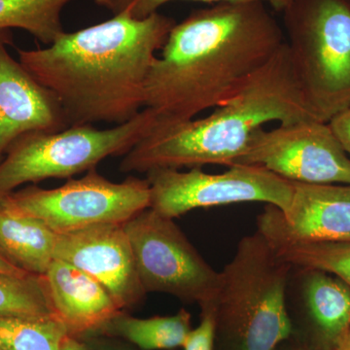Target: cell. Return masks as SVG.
I'll list each match as a JSON object with an SVG mask.
<instances>
[{"label":"cell","mask_w":350,"mask_h":350,"mask_svg":"<svg viewBox=\"0 0 350 350\" xmlns=\"http://www.w3.org/2000/svg\"><path fill=\"white\" fill-rule=\"evenodd\" d=\"M285 42L284 31L260 1L218 3L175 24L145 84L144 108L156 126L213 109Z\"/></svg>","instance_id":"obj_1"},{"label":"cell","mask_w":350,"mask_h":350,"mask_svg":"<svg viewBox=\"0 0 350 350\" xmlns=\"http://www.w3.org/2000/svg\"><path fill=\"white\" fill-rule=\"evenodd\" d=\"M269 206L275 222L292 238L310 243L350 241V185L293 182L287 209Z\"/></svg>","instance_id":"obj_13"},{"label":"cell","mask_w":350,"mask_h":350,"mask_svg":"<svg viewBox=\"0 0 350 350\" xmlns=\"http://www.w3.org/2000/svg\"><path fill=\"white\" fill-rule=\"evenodd\" d=\"M236 163L262 165L298 183L350 185V158L329 123L319 120L259 129Z\"/></svg>","instance_id":"obj_10"},{"label":"cell","mask_w":350,"mask_h":350,"mask_svg":"<svg viewBox=\"0 0 350 350\" xmlns=\"http://www.w3.org/2000/svg\"><path fill=\"white\" fill-rule=\"evenodd\" d=\"M174 0H130L124 12L128 13L135 19H144L152 14L158 12L163 4ZM190 1L206 2V3H237V2L260 1L269 4L276 11L284 10L292 0H190ZM123 13V12H122Z\"/></svg>","instance_id":"obj_22"},{"label":"cell","mask_w":350,"mask_h":350,"mask_svg":"<svg viewBox=\"0 0 350 350\" xmlns=\"http://www.w3.org/2000/svg\"><path fill=\"white\" fill-rule=\"evenodd\" d=\"M85 342L92 350H135L115 338L103 335H87L82 337Z\"/></svg>","instance_id":"obj_25"},{"label":"cell","mask_w":350,"mask_h":350,"mask_svg":"<svg viewBox=\"0 0 350 350\" xmlns=\"http://www.w3.org/2000/svg\"><path fill=\"white\" fill-rule=\"evenodd\" d=\"M257 230L292 266L330 273L350 287V241L310 243L292 238L275 222L269 204L258 216Z\"/></svg>","instance_id":"obj_17"},{"label":"cell","mask_w":350,"mask_h":350,"mask_svg":"<svg viewBox=\"0 0 350 350\" xmlns=\"http://www.w3.org/2000/svg\"><path fill=\"white\" fill-rule=\"evenodd\" d=\"M42 280L55 314L72 337L94 334L122 310L98 280L69 262L54 259Z\"/></svg>","instance_id":"obj_14"},{"label":"cell","mask_w":350,"mask_h":350,"mask_svg":"<svg viewBox=\"0 0 350 350\" xmlns=\"http://www.w3.org/2000/svg\"><path fill=\"white\" fill-rule=\"evenodd\" d=\"M57 232L25 213L11 195L0 198V252L31 275H45L54 261Z\"/></svg>","instance_id":"obj_16"},{"label":"cell","mask_w":350,"mask_h":350,"mask_svg":"<svg viewBox=\"0 0 350 350\" xmlns=\"http://www.w3.org/2000/svg\"><path fill=\"white\" fill-rule=\"evenodd\" d=\"M190 331L191 315L183 308L172 317L151 319H137L121 310L90 335L121 338L144 350H160L183 347Z\"/></svg>","instance_id":"obj_18"},{"label":"cell","mask_w":350,"mask_h":350,"mask_svg":"<svg viewBox=\"0 0 350 350\" xmlns=\"http://www.w3.org/2000/svg\"><path fill=\"white\" fill-rule=\"evenodd\" d=\"M54 257L98 280L122 310L142 303L147 294L124 224L96 225L57 234Z\"/></svg>","instance_id":"obj_11"},{"label":"cell","mask_w":350,"mask_h":350,"mask_svg":"<svg viewBox=\"0 0 350 350\" xmlns=\"http://www.w3.org/2000/svg\"><path fill=\"white\" fill-rule=\"evenodd\" d=\"M334 135L350 158V107L328 122Z\"/></svg>","instance_id":"obj_24"},{"label":"cell","mask_w":350,"mask_h":350,"mask_svg":"<svg viewBox=\"0 0 350 350\" xmlns=\"http://www.w3.org/2000/svg\"><path fill=\"white\" fill-rule=\"evenodd\" d=\"M317 120L308 107L284 42L261 68L204 118L155 126L120 165L122 172L156 169L229 167L245 153L252 135L265 124Z\"/></svg>","instance_id":"obj_3"},{"label":"cell","mask_w":350,"mask_h":350,"mask_svg":"<svg viewBox=\"0 0 350 350\" xmlns=\"http://www.w3.org/2000/svg\"><path fill=\"white\" fill-rule=\"evenodd\" d=\"M61 350H92L83 340H77L72 336H68L64 340L63 347Z\"/></svg>","instance_id":"obj_27"},{"label":"cell","mask_w":350,"mask_h":350,"mask_svg":"<svg viewBox=\"0 0 350 350\" xmlns=\"http://www.w3.org/2000/svg\"><path fill=\"white\" fill-rule=\"evenodd\" d=\"M290 350H312V349H308V347H295V349H292Z\"/></svg>","instance_id":"obj_31"},{"label":"cell","mask_w":350,"mask_h":350,"mask_svg":"<svg viewBox=\"0 0 350 350\" xmlns=\"http://www.w3.org/2000/svg\"><path fill=\"white\" fill-rule=\"evenodd\" d=\"M282 13L306 103L328 123L350 107V0H292Z\"/></svg>","instance_id":"obj_5"},{"label":"cell","mask_w":350,"mask_h":350,"mask_svg":"<svg viewBox=\"0 0 350 350\" xmlns=\"http://www.w3.org/2000/svg\"><path fill=\"white\" fill-rule=\"evenodd\" d=\"M291 269L258 230L239 241L219 271L213 300L204 305L213 308L216 330L227 333L237 350H275L292 335L286 301Z\"/></svg>","instance_id":"obj_4"},{"label":"cell","mask_w":350,"mask_h":350,"mask_svg":"<svg viewBox=\"0 0 350 350\" xmlns=\"http://www.w3.org/2000/svg\"><path fill=\"white\" fill-rule=\"evenodd\" d=\"M335 350H350V347H345V345H340Z\"/></svg>","instance_id":"obj_30"},{"label":"cell","mask_w":350,"mask_h":350,"mask_svg":"<svg viewBox=\"0 0 350 350\" xmlns=\"http://www.w3.org/2000/svg\"><path fill=\"white\" fill-rule=\"evenodd\" d=\"M340 345H345V347H350V329L349 334H347V338H345V340H344V342H342V344Z\"/></svg>","instance_id":"obj_29"},{"label":"cell","mask_w":350,"mask_h":350,"mask_svg":"<svg viewBox=\"0 0 350 350\" xmlns=\"http://www.w3.org/2000/svg\"><path fill=\"white\" fill-rule=\"evenodd\" d=\"M200 325L189 332L184 350H213L216 337V319L211 306H202Z\"/></svg>","instance_id":"obj_23"},{"label":"cell","mask_w":350,"mask_h":350,"mask_svg":"<svg viewBox=\"0 0 350 350\" xmlns=\"http://www.w3.org/2000/svg\"><path fill=\"white\" fill-rule=\"evenodd\" d=\"M175 24L158 12L144 19L119 13L18 56L56 96L69 126L120 125L144 109L147 76Z\"/></svg>","instance_id":"obj_2"},{"label":"cell","mask_w":350,"mask_h":350,"mask_svg":"<svg viewBox=\"0 0 350 350\" xmlns=\"http://www.w3.org/2000/svg\"><path fill=\"white\" fill-rule=\"evenodd\" d=\"M287 296L300 301L322 342L335 350L350 329V287L317 269L292 266Z\"/></svg>","instance_id":"obj_15"},{"label":"cell","mask_w":350,"mask_h":350,"mask_svg":"<svg viewBox=\"0 0 350 350\" xmlns=\"http://www.w3.org/2000/svg\"><path fill=\"white\" fill-rule=\"evenodd\" d=\"M0 273L15 275H31V273H25L23 269L16 267L15 265H14L12 262L9 261L1 252H0Z\"/></svg>","instance_id":"obj_26"},{"label":"cell","mask_w":350,"mask_h":350,"mask_svg":"<svg viewBox=\"0 0 350 350\" xmlns=\"http://www.w3.org/2000/svg\"><path fill=\"white\" fill-rule=\"evenodd\" d=\"M69 336L57 317H0V350H61Z\"/></svg>","instance_id":"obj_20"},{"label":"cell","mask_w":350,"mask_h":350,"mask_svg":"<svg viewBox=\"0 0 350 350\" xmlns=\"http://www.w3.org/2000/svg\"><path fill=\"white\" fill-rule=\"evenodd\" d=\"M146 293H165L200 306L213 300L219 271L196 250L174 219L145 209L124 224Z\"/></svg>","instance_id":"obj_8"},{"label":"cell","mask_w":350,"mask_h":350,"mask_svg":"<svg viewBox=\"0 0 350 350\" xmlns=\"http://www.w3.org/2000/svg\"><path fill=\"white\" fill-rule=\"evenodd\" d=\"M158 123L144 108L137 116L110 129L71 126L57 131H34L18 138L0 162V198L27 183L72 178L96 169L111 156H125Z\"/></svg>","instance_id":"obj_6"},{"label":"cell","mask_w":350,"mask_h":350,"mask_svg":"<svg viewBox=\"0 0 350 350\" xmlns=\"http://www.w3.org/2000/svg\"><path fill=\"white\" fill-rule=\"evenodd\" d=\"M98 5L107 7V8L111 10L113 13H118L120 7L123 3L124 0H94Z\"/></svg>","instance_id":"obj_28"},{"label":"cell","mask_w":350,"mask_h":350,"mask_svg":"<svg viewBox=\"0 0 350 350\" xmlns=\"http://www.w3.org/2000/svg\"><path fill=\"white\" fill-rule=\"evenodd\" d=\"M11 29H0V162L25 133L69 126L56 96L11 56Z\"/></svg>","instance_id":"obj_12"},{"label":"cell","mask_w":350,"mask_h":350,"mask_svg":"<svg viewBox=\"0 0 350 350\" xmlns=\"http://www.w3.org/2000/svg\"><path fill=\"white\" fill-rule=\"evenodd\" d=\"M17 206L57 234L103 224H125L151 206L147 179L112 182L96 169L54 189L31 186L11 193Z\"/></svg>","instance_id":"obj_7"},{"label":"cell","mask_w":350,"mask_h":350,"mask_svg":"<svg viewBox=\"0 0 350 350\" xmlns=\"http://www.w3.org/2000/svg\"><path fill=\"white\" fill-rule=\"evenodd\" d=\"M0 317H57L46 291L42 275L0 273Z\"/></svg>","instance_id":"obj_21"},{"label":"cell","mask_w":350,"mask_h":350,"mask_svg":"<svg viewBox=\"0 0 350 350\" xmlns=\"http://www.w3.org/2000/svg\"><path fill=\"white\" fill-rule=\"evenodd\" d=\"M72 0H0V29H20L51 45L64 33L62 11Z\"/></svg>","instance_id":"obj_19"},{"label":"cell","mask_w":350,"mask_h":350,"mask_svg":"<svg viewBox=\"0 0 350 350\" xmlns=\"http://www.w3.org/2000/svg\"><path fill=\"white\" fill-rule=\"evenodd\" d=\"M221 174L200 167L189 172L156 169L146 172L151 190L150 208L174 219L200 207L241 202H265L284 211L291 202L293 182L258 165H229Z\"/></svg>","instance_id":"obj_9"}]
</instances>
